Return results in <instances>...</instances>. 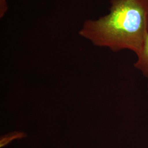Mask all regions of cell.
Wrapping results in <instances>:
<instances>
[{
	"instance_id": "obj_1",
	"label": "cell",
	"mask_w": 148,
	"mask_h": 148,
	"mask_svg": "<svg viewBox=\"0 0 148 148\" xmlns=\"http://www.w3.org/2000/svg\"><path fill=\"white\" fill-rule=\"evenodd\" d=\"M110 12L87 20L79 34L93 45L114 52L132 51L137 56L148 35V0H110Z\"/></svg>"
},
{
	"instance_id": "obj_2",
	"label": "cell",
	"mask_w": 148,
	"mask_h": 148,
	"mask_svg": "<svg viewBox=\"0 0 148 148\" xmlns=\"http://www.w3.org/2000/svg\"><path fill=\"white\" fill-rule=\"evenodd\" d=\"M137 56V60L134 66L148 79V35L144 40L140 52Z\"/></svg>"
},
{
	"instance_id": "obj_4",
	"label": "cell",
	"mask_w": 148,
	"mask_h": 148,
	"mask_svg": "<svg viewBox=\"0 0 148 148\" xmlns=\"http://www.w3.org/2000/svg\"><path fill=\"white\" fill-rule=\"evenodd\" d=\"M7 0H0V17L2 18L8 10Z\"/></svg>"
},
{
	"instance_id": "obj_3",
	"label": "cell",
	"mask_w": 148,
	"mask_h": 148,
	"mask_svg": "<svg viewBox=\"0 0 148 148\" xmlns=\"http://www.w3.org/2000/svg\"><path fill=\"white\" fill-rule=\"evenodd\" d=\"M24 134L23 133L18 132H12L10 133L8 135H6L5 136H3L1 140V147H3L4 145H6L7 144L11 142V140L15 139H18V138H21L24 137Z\"/></svg>"
}]
</instances>
